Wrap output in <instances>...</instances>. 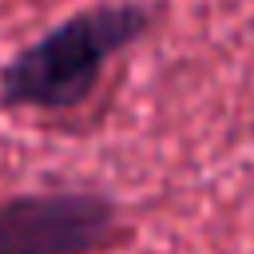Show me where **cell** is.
<instances>
[{
	"instance_id": "7a4b0ae2",
	"label": "cell",
	"mask_w": 254,
	"mask_h": 254,
	"mask_svg": "<svg viewBox=\"0 0 254 254\" xmlns=\"http://www.w3.org/2000/svg\"><path fill=\"white\" fill-rule=\"evenodd\" d=\"M115 234V206L91 190H40L0 206V254H95Z\"/></svg>"
},
{
	"instance_id": "6da1fadb",
	"label": "cell",
	"mask_w": 254,
	"mask_h": 254,
	"mask_svg": "<svg viewBox=\"0 0 254 254\" xmlns=\"http://www.w3.org/2000/svg\"><path fill=\"white\" fill-rule=\"evenodd\" d=\"M151 24L143 4H95L83 8L40 40L20 48L0 71V99L8 107L64 111L91 95L103 64L135 44Z\"/></svg>"
}]
</instances>
